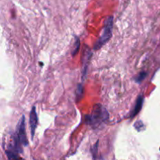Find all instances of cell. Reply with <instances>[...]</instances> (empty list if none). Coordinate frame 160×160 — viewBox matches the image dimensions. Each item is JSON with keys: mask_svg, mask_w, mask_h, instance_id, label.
Instances as JSON below:
<instances>
[{"mask_svg": "<svg viewBox=\"0 0 160 160\" xmlns=\"http://www.w3.org/2000/svg\"><path fill=\"white\" fill-rule=\"evenodd\" d=\"M12 141L8 145L6 151L8 159H18L19 153L22 152V146H28V141L27 138L26 131H25V117L22 116L21 119L18 122L17 130L12 137Z\"/></svg>", "mask_w": 160, "mask_h": 160, "instance_id": "6da1fadb", "label": "cell"}, {"mask_svg": "<svg viewBox=\"0 0 160 160\" xmlns=\"http://www.w3.org/2000/svg\"><path fill=\"white\" fill-rule=\"evenodd\" d=\"M112 26H113V17L109 16L105 22L104 28L99 38L94 45V50H98L101 48L112 37Z\"/></svg>", "mask_w": 160, "mask_h": 160, "instance_id": "3957f363", "label": "cell"}, {"mask_svg": "<svg viewBox=\"0 0 160 160\" xmlns=\"http://www.w3.org/2000/svg\"><path fill=\"white\" fill-rule=\"evenodd\" d=\"M108 119H109L108 111L101 104L95 105L92 113L85 117L86 123L91 125L93 128L99 127L102 123L107 121Z\"/></svg>", "mask_w": 160, "mask_h": 160, "instance_id": "7a4b0ae2", "label": "cell"}, {"mask_svg": "<svg viewBox=\"0 0 160 160\" xmlns=\"http://www.w3.org/2000/svg\"><path fill=\"white\" fill-rule=\"evenodd\" d=\"M82 94H83V86H82V84H79L78 87V88H77V92H76L78 101L81 98V97H82Z\"/></svg>", "mask_w": 160, "mask_h": 160, "instance_id": "9c48e42d", "label": "cell"}, {"mask_svg": "<svg viewBox=\"0 0 160 160\" xmlns=\"http://www.w3.org/2000/svg\"><path fill=\"white\" fill-rule=\"evenodd\" d=\"M144 102V96L142 95H140L138 97L137 100H136L135 106H134V110L132 111V112L130 115V118H134L137 114L139 113L140 110L142 109V106H143Z\"/></svg>", "mask_w": 160, "mask_h": 160, "instance_id": "8992f818", "label": "cell"}, {"mask_svg": "<svg viewBox=\"0 0 160 160\" xmlns=\"http://www.w3.org/2000/svg\"><path fill=\"white\" fill-rule=\"evenodd\" d=\"M38 126V115L36 112L35 106H33L30 112V128H31V138H34L35 130Z\"/></svg>", "mask_w": 160, "mask_h": 160, "instance_id": "5b68a950", "label": "cell"}, {"mask_svg": "<svg viewBox=\"0 0 160 160\" xmlns=\"http://www.w3.org/2000/svg\"><path fill=\"white\" fill-rule=\"evenodd\" d=\"M146 76H147V73H145V72H142V73H139V74L134 78V81H135L137 83H138V84H141V83L142 82V81L145 80V78H146Z\"/></svg>", "mask_w": 160, "mask_h": 160, "instance_id": "ba28073f", "label": "cell"}, {"mask_svg": "<svg viewBox=\"0 0 160 160\" xmlns=\"http://www.w3.org/2000/svg\"><path fill=\"white\" fill-rule=\"evenodd\" d=\"M98 141L96 142L95 146L92 148V154H93L94 159H96V155H97V150H98Z\"/></svg>", "mask_w": 160, "mask_h": 160, "instance_id": "8fae6325", "label": "cell"}, {"mask_svg": "<svg viewBox=\"0 0 160 160\" xmlns=\"http://www.w3.org/2000/svg\"><path fill=\"white\" fill-rule=\"evenodd\" d=\"M92 56V52L88 47H85L83 51V56L81 58V62H82V80L84 81L87 75L88 68V63L90 62V59Z\"/></svg>", "mask_w": 160, "mask_h": 160, "instance_id": "277c9868", "label": "cell"}, {"mask_svg": "<svg viewBox=\"0 0 160 160\" xmlns=\"http://www.w3.org/2000/svg\"><path fill=\"white\" fill-rule=\"evenodd\" d=\"M77 38V40L76 42H74V45H73V50H72V56H75V55H77V53L78 52V51H79V48L80 47H81V42H80V39L78 37H76Z\"/></svg>", "mask_w": 160, "mask_h": 160, "instance_id": "52a82bcc", "label": "cell"}, {"mask_svg": "<svg viewBox=\"0 0 160 160\" xmlns=\"http://www.w3.org/2000/svg\"><path fill=\"white\" fill-rule=\"evenodd\" d=\"M134 128L138 130V131H140L141 129H143L144 128V124L142 121L136 122V123L134 124Z\"/></svg>", "mask_w": 160, "mask_h": 160, "instance_id": "30bf717a", "label": "cell"}]
</instances>
